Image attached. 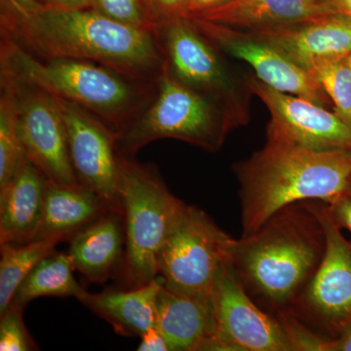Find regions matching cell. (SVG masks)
Segmentation results:
<instances>
[{"instance_id": "cell-1", "label": "cell", "mask_w": 351, "mask_h": 351, "mask_svg": "<svg viewBox=\"0 0 351 351\" xmlns=\"http://www.w3.org/2000/svg\"><path fill=\"white\" fill-rule=\"evenodd\" d=\"M0 29L34 56L86 60L145 82H156L165 66L156 29L121 24L92 8L0 15Z\"/></svg>"}, {"instance_id": "cell-2", "label": "cell", "mask_w": 351, "mask_h": 351, "mask_svg": "<svg viewBox=\"0 0 351 351\" xmlns=\"http://www.w3.org/2000/svg\"><path fill=\"white\" fill-rule=\"evenodd\" d=\"M325 248L322 225L304 201L283 208L237 240L230 263L252 299L277 316L292 311Z\"/></svg>"}, {"instance_id": "cell-3", "label": "cell", "mask_w": 351, "mask_h": 351, "mask_svg": "<svg viewBox=\"0 0 351 351\" xmlns=\"http://www.w3.org/2000/svg\"><path fill=\"white\" fill-rule=\"evenodd\" d=\"M241 200L242 237L283 208L304 201L332 204L351 184V149L317 151L267 142L235 165Z\"/></svg>"}, {"instance_id": "cell-4", "label": "cell", "mask_w": 351, "mask_h": 351, "mask_svg": "<svg viewBox=\"0 0 351 351\" xmlns=\"http://www.w3.org/2000/svg\"><path fill=\"white\" fill-rule=\"evenodd\" d=\"M0 73L80 106L117 136L149 103L156 82L137 80L86 60L36 57L5 36L0 43Z\"/></svg>"}, {"instance_id": "cell-5", "label": "cell", "mask_w": 351, "mask_h": 351, "mask_svg": "<svg viewBox=\"0 0 351 351\" xmlns=\"http://www.w3.org/2000/svg\"><path fill=\"white\" fill-rule=\"evenodd\" d=\"M119 195L126 239L119 274L122 288H135L158 277L163 245L184 202L170 193L154 165L120 154Z\"/></svg>"}, {"instance_id": "cell-6", "label": "cell", "mask_w": 351, "mask_h": 351, "mask_svg": "<svg viewBox=\"0 0 351 351\" xmlns=\"http://www.w3.org/2000/svg\"><path fill=\"white\" fill-rule=\"evenodd\" d=\"M237 127L218 101L179 82L164 66L149 103L117 136V149L135 156L154 141L175 138L216 152Z\"/></svg>"}, {"instance_id": "cell-7", "label": "cell", "mask_w": 351, "mask_h": 351, "mask_svg": "<svg viewBox=\"0 0 351 351\" xmlns=\"http://www.w3.org/2000/svg\"><path fill=\"white\" fill-rule=\"evenodd\" d=\"M237 241L199 208L184 202L163 245L158 276L171 291L210 301L217 274L232 261Z\"/></svg>"}, {"instance_id": "cell-8", "label": "cell", "mask_w": 351, "mask_h": 351, "mask_svg": "<svg viewBox=\"0 0 351 351\" xmlns=\"http://www.w3.org/2000/svg\"><path fill=\"white\" fill-rule=\"evenodd\" d=\"M165 69L179 82L218 101L237 126L248 120L247 95L215 47L188 17L159 25Z\"/></svg>"}, {"instance_id": "cell-9", "label": "cell", "mask_w": 351, "mask_h": 351, "mask_svg": "<svg viewBox=\"0 0 351 351\" xmlns=\"http://www.w3.org/2000/svg\"><path fill=\"white\" fill-rule=\"evenodd\" d=\"M324 230L326 248L319 267L292 311L307 326L339 334L351 322V244L323 201H307Z\"/></svg>"}, {"instance_id": "cell-10", "label": "cell", "mask_w": 351, "mask_h": 351, "mask_svg": "<svg viewBox=\"0 0 351 351\" xmlns=\"http://www.w3.org/2000/svg\"><path fill=\"white\" fill-rule=\"evenodd\" d=\"M0 87L12 98L25 154L50 182L80 184L71 157L63 117L56 98L49 92L0 73Z\"/></svg>"}, {"instance_id": "cell-11", "label": "cell", "mask_w": 351, "mask_h": 351, "mask_svg": "<svg viewBox=\"0 0 351 351\" xmlns=\"http://www.w3.org/2000/svg\"><path fill=\"white\" fill-rule=\"evenodd\" d=\"M214 337L232 351H293L282 325L245 290L230 261L217 274L211 295Z\"/></svg>"}, {"instance_id": "cell-12", "label": "cell", "mask_w": 351, "mask_h": 351, "mask_svg": "<svg viewBox=\"0 0 351 351\" xmlns=\"http://www.w3.org/2000/svg\"><path fill=\"white\" fill-rule=\"evenodd\" d=\"M247 86L263 101L270 113L267 142L317 151L351 149V124L336 112L249 77Z\"/></svg>"}, {"instance_id": "cell-13", "label": "cell", "mask_w": 351, "mask_h": 351, "mask_svg": "<svg viewBox=\"0 0 351 351\" xmlns=\"http://www.w3.org/2000/svg\"><path fill=\"white\" fill-rule=\"evenodd\" d=\"M55 98L66 127L69 157L76 179L100 196L110 211L122 215L117 134L80 106Z\"/></svg>"}, {"instance_id": "cell-14", "label": "cell", "mask_w": 351, "mask_h": 351, "mask_svg": "<svg viewBox=\"0 0 351 351\" xmlns=\"http://www.w3.org/2000/svg\"><path fill=\"white\" fill-rule=\"evenodd\" d=\"M189 19L221 52L250 64L265 84L322 107L329 103L327 94L313 75L250 32L197 18Z\"/></svg>"}, {"instance_id": "cell-15", "label": "cell", "mask_w": 351, "mask_h": 351, "mask_svg": "<svg viewBox=\"0 0 351 351\" xmlns=\"http://www.w3.org/2000/svg\"><path fill=\"white\" fill-rule=\"evenodd\" d=\"M249 32L307 73L321 63L351 54V17L343 14Z\"/></svg>"}, {"instance_id": "cell-16", "label": "cell", "mask_w": 351, "mask_h": 351, "mask_svg": "<svg viewBox=\"0 0 351 351\" xmlns=\"http://www.w3.org/2000/svg\"><path fill=\"white\" fill-rule=\"evenodd\" d=\"M49 180L29 158L0 189V244L34 241L43 219Z\"/></svg>"}, {"instance_id": "cell-17", "label": "cell", "mask_w": 351, "mask_h": 351, "mask_svg": "<svg viewBox=\"0 0 351 351\" xmlns=\"http://www.w3.org/2000/svg\"><path fill=\"white\" fill-rule=\"evenodd\" d=\"M75 269L89 282L103 283L119 272L125 257L123 217L108 211L69 239Z\"/></svg>"}, {"instance_id": "cell-18", "label": "cell", "mask_w": 351, "mask_h": 351, "mask_svg": "<svg viewBox=\"0 0 351 351\" xmlns=\"http://www.w3.org/2000/svg\"><path fill=\"white\" fill-rule=\"evenodd\" d=\"M162 285L158 276L135 288H108L97 294L83 289L75 298L120 336L141 337L156 325V295Z\"/></svg>"}, {"instance_id": "cell-19", "label": "cell", "mask_w": 351, "mask_h": 351, "mask_svg": "<svg viewBox=\"0 0 351 351\" xmlns=\"http://www.w3.org/2000/svg\"><path fill=\"white\" fill-rule=\"evenodd\" d=\"M172 351L199 350L214 336L211 302L180 294L161 286L156 295V325Z\"/></svg>"}, {"instance_id": "cell-20", "label": "cell", "mask_w": 351, "mask_h": 351, "mask_svg": "<svg viewBox=\"0 0 351 351\" xmlns=\"http://www.w3.org/2000/svg\"><path fill=\"white\" fill-rule=\"evenodd\" d=\"M110 211L103 199L82 186L50 182L46 189L43 219L34 240L71 239L103 215Z\"/></svg>"}, {"instance_id": "cell-21", "label": "cell", "mask_w": 351, "mask_h": 351, "mask_svg": "<svg viewBox=\"0 0 351 351\" xmlns=\"http://www.w3.org/2000/svg\"><path fill=\"white\" fill-rule=\"evenodd\" d=\"M322 15L318 0H230L213 10L189 18L252 31L295 24Z\"/></svg>"}, {"instance_id": "cell-22", "label": "cell", "mask_w": 351, "mask_h": 351, "mask_svg": "<svg viewBox=\"0 0 351 351\" xmlns=\"http://www.w3.org/2000/svg\"><path fill=\"white\" fill-rule=\"evenodd\" d=\"M73 261L69 253H52L34 267L21 283L13 301L20 308L41 297H76L83 290L73 276Z\"/></svg>"}, {"instance_id": "cell-23", "label": "cell", "mask_w": 351, "mask_h": 351, "mask_svg": "<svg viewBox=\"0 0 351 351\" xmlns=\"http://www.w3.org/2000/svg\"><path fill=\"white\" fill-rule=\"evenodd\" d=\"M60 241L34 240L25 244H0V313L13 301L16 291L29 272Z\"/></svg>"}, {"instance_id": "cell-24", "label": "cell", "mask_w": 351, "mask_h": 351, "mask_svg": "<svg viewBox=\"0 0 351 351\" xmlns=\"http://www.w3.org/2000/svg\"><path fill=\"white\" fill-rule=\"evenodd\" d=\"M0 95V189L5 188L27 160L17 113L8 92Z\"/></svg>"}, {"instance_id": "cell-25", "label": "cell", "mask_w": 351, "mask_h": 351, "mask_svg": "<svg viewBox=\"0 0 351 351\" xmlns=\"http://www.w3.org/2000/svg\"><path fill=\"white\" fill-rule=\"evenodd\" d=\"M308 73L331 99L335 112L351 124V68L348 57L321 63Z\"/></svg>"}, {"instance_id": "cell-26", "label": "cell", "mask_w": 351, "mask_h": 351, "mask_svg": "<svg viewBox=\"0 0 351 351\" xmlns=\"http://www.w3.org/2000/svg\"><path fill=\"white\" fill-rule=\"evenodd\" d=\"M91 8L121 24L156 31V24L147 0H92Z\"/></svg>"}, {"instance_id": "cell-27", "label": "cell", "mask_w": 351, "mask_h": 351, "mask_svg": "<svg viewBox=\"0 0 351 351\" xmlns=\"http://www.w3.org/2000/svg\"><path fill=\"white\" fill-rule=\"evenodd\" d=\"M23 311L24 309L11 304L3 313H0V350H38L36 341L25 327L23 320Z\"/></svg>"}, {"instance_id": "cell-28", "label": "cell", "mask_w": 351, "mask_h": 351, "mask_svg": "<svg viewBox=\"0 0 351 351\" xmlns=\"http://www.w3.org/2000/svg\"><path fill=\"white\" fill-rule=\"evenodd\" d=\"M276 317L282 325L293 350L332 351V338L311 331L294 313H284Z\"/></svg>"}, {"instance_id": "cell-29", "label": "cell", "mask_w": 351, "mask_h": 351, "mask_svg": "<svg viewBox=\"0 0 351 351\" xmlns=\"http://www.w3.org/2000/svg\"><path fill=\"white\" fill-rule=\"evenodd\" d=\"M157 25L188 17L189 0H147Z\"/></svg>"}, {"instance_id": "cell-30", "label": "cell", "mask_w": 351, "mask_h": 351, "mask_svg": "<svg viewBox=\"0 0 351 351\" xmlns=\"http://www.w3.org/2000/svg\"><path fill=\"white\" fill-rule=\"evenodd\" d=\"M43 8L38 0H1V15L25 16Z\"/></svg>"}, {"instance_id": "cell-31", "label": "cell", "mask_w": 351, "mask_h": 351, "mask_svg": "<svg viewBox=\"0 0 351 351\" xmlns=\"http://www.w3.org/2000/svg\"><path fill=\"white\" fill-rule=\"evenodd\" d=\"M140 338L138 351H172L167 339L156 326L147 330Z\"/></svg>"}, {"instance_id": "cell-32", "label": "cell", "mask_w": 351, "mask_h": 351, "mask_svg": "<svg viewBox=\"0 0 351 351\" xmlns=\"http://www.w3.org/2000/svg\"><path fill=\"white\" fill-rule=\"evenodd\" d=\"M329 205L332 216L339 226H345L351 233V197L343 196Z\"/></svg>"}, {"instance_id": "cell-33", "label": "cell", "mask_w": 351, "mask_h": 351, "mask_svg": "<svg viewBox=\"0 0 351 351\" xmlns=\"http://www.w3.org/2000/svg\"><path fill=\"white\" fill-rule=\"evenodd\" d=\"M44 8L75 10L91 8L92 0H38Z\"/></svg>"}, {"instance_id": "cell-34", "label": "cell", "mask_w": 351, "mask_h": 351, "mask_svg": "<svg viewBox=\"0 0 351 351\" xmlns=\"http://www.w3.org/2000/svg\"><path fill=\"white\" fill-rule=\"evenodd\" d=\"M321 11L326 14H343L351 17V0H318Z\"/></svg>"}, {"instance_id": "cell-35", "label": "cell", "mask_w": 351, "mask_h": 351, "mask_svg": "<svg viewBox=\"0 0 351 351\" xmlns=\"http://www.w3.org/2000/svg\"><path fill=\"white\" fill-rule=\"evenodd\" d=\"M228 1L230 0H189L188 17H195L207 11L213 10Z\"/></svg>"}, {"instance_id": "cell-36", "label": "cell", "mask_w": 351, "mask_h": 351, "mask_svg": "<svg viewBox=\"0 0 351 351\" xmlns=\"http://www.w3.org/2000/svg\"><path fill=\"white\" fill-rule=\"evenodd\" d=\"M332 351H351V322L332 338Z\"/></svg>"}, {"instance_id": "cell-37", "label": "cell", "mask_w": 351, "mask_h": 351, "mask_svg": "<svg viewBox=\"0 0 351 351\" xmlns=\"http://www.w3.org/2000/svg\"><path fill=\"white\" fill-rule=\"evenodd\" d=\"M346 196H348V197H351V184L350 186V189H348V193H346Z\"/></svg>"}, {"instance_id": "cell-38", "label": "cell", "mask_w": 351, "mask_h": 351, "mask_svg": "<svg viewBox=\"0 0 351 351\" xmlns=\"http://www.w3.org/2000/svg\"><path fill=\"white\" fill-rule=\"evenodd\" d=\"M348 63H350V66L351 68V54L350 55V56L348 57Z\"/></svg>"}]
</instances>
